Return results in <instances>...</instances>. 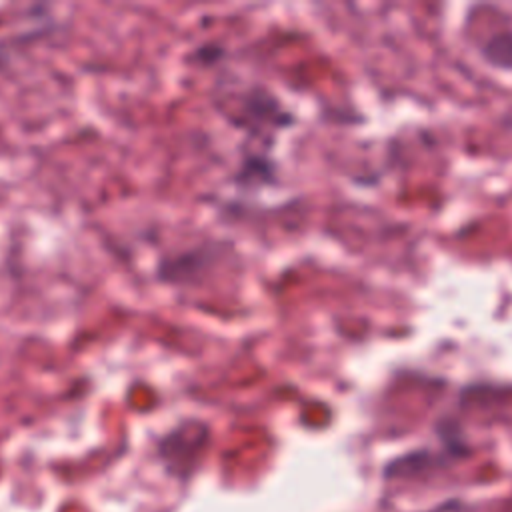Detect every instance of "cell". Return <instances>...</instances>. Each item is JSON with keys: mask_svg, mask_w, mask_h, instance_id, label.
<instances>
[{"mask_svg": "<svg viewBox=\"0 0 512 512\" xmlns=\"http://www.w3.org/2000/svg\"><path fill=\"white\" fill-rule=\"evenodd\" d=\"M482 54L494 66L512 68V32H500L488 38V42L482 48Z\"/></svg>", "mask_w": 512, "mask_h": 512, "instance_id": "obj_1", "label": "cell"}]
</instances>
